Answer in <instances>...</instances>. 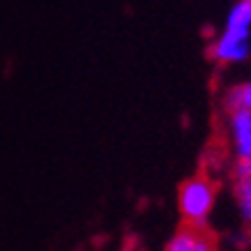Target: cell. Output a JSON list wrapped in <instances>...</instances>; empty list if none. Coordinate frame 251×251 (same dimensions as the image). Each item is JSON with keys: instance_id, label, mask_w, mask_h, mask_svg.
I'll use <instances>...</instances> for the list:
<instances>
[{"instance_id": "1", "label": "cell", "mask_w": 251, "mask_h": 251, "mask_svg": "<svg viewBox=\"0 0 251 251\" xmlns=\"http://www.w3.org/2000/svg\"><path fill=\"white\" fill-rule=\"evenodd\" d=\"M219 198L217 180L207 173H198L187 177L177 189V210L184 226L207 228V221L212 217Z\"/></svg>"}, {"instance_id": "2", "label": "cell", "mask_w": 251, "mask_h": 251, "mask_svg": "<svg viewBox=\"0 0 251 251\" xmlns=\"http://www.w3.org/2000/svg\"><path fill=\"white\" fill-rule=\"evenodd\" d=\"M210 58L217 65H240L249 58L251 53V35L249 32H237V30H226L221 28V32L210 42Z\"/></svg>"}, {"instance_id": "3", "label": "cell", "mask_w": 251, "mask_h": 251, "mask_svg": "<svg viewBox=\"0 0 251 251\" xmlns=\"http://www.w3.org/2000/svg\"><path fill=\"white\" fill-rule=\"evenodd\" d=\"M226 141L235 161L251 157V113L249 111H226Z\"/></svg>"}, {"instance_id": "4", "label": "cell", "mask_w": 251, "mask_h": 251, "mask_svg": "<svg viewBox=\"0 0 251 251\" xmlns=\"http://www.w3.org/2000/svg\"><path fill=\"white\" fill-rule=\"evenodd\" d=\"M164 251H217V242L207 228L182 226L166 242Z\"/></svg>"}, {"instance_id": "5", "label": "cell", "mask_w": 251, "mask_h": 251, "mask_svg": "<svg viewBox=\"0 0 251 251\" xmlns=\"http://www.w3.org/2000/svg\"><path fill=\"white\" fill-rule=\"evenodd\" d=\"M233 198L244 226L251 228V177H233Z\"/></svg>"}, {"instance_id": "6", "label": "cell", "mask_w": 251, "mask_h": 251, "mask_svg": "<svg viewBox=\"0 0 251 251\" xmlns=\"http://www.w3.org/2000/svg\"><path fill=\"white\" fill-rule=\"evenodd\" d=\"M224 28L237 32H249L251 35V0H237L235 5L228 9V14H226Z\"/></svg>"}, {"instance_id": "7", "label": "cell", "mask_w": 251, "mask_h": 251, "mask_svg": "<svg viewBox=\"0 0 251 251\" xmlns=\"http://www.w3.org/2000/svg\"><path fill=\"white\" fill-rule=\"evenodd\" d=\"M224 106L226 111H249L251 113V78L242 81V83L228 88L226 97H224Z\"/></svg>"}, {"instance_id": "8", "label": "cell", "mask_w": 251, "mask_h": 251, "mask_svg": "<svg viewBox=\"0 0 251 251\" xmlns=\"http://www.w3.org/2000/svg\"><path fill=\"white\" fill-rule=\"evenodd\" d=\"M233 177H251V157L233 161Z\"/></svg>"}, {"instance_id": "9", "label": "cell", "mask_w": 251, "mask_h": 251, "mask_svg": "<svg viewBox=\"0 0 251 251\" xmlns=\"http://www.w3.org/2000/svg\"><path fill=\"white\" fill-rule=\"evenodd\" d=\"M249 233H251V228H249Z\"/></svg>"}]
</instances>
